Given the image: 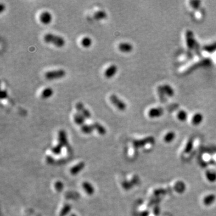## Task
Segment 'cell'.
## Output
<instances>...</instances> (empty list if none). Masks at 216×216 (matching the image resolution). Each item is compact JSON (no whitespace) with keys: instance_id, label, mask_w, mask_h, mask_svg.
<instances>
[{"instance_id":"9","label":"cell","mask_w":216,"mask_h":216,"mask_svg":"<svg viewBox=\"0 0 216 216\" xmlns=\"http://www.w3.org/2000/svg\"><path fill=\"white\" fill-rule=\"evenodd\" d=\"M133 46L129 43H121L118 45V49L124 53H128L133 51Z\"/></svg>"},{"instance_id":"12","label":"cell","mask_w":216,"mask_h":216,"mask_svg":"<svg viewBox=\"0 0 216 216\" xmlns=\"http://www.w3.org/2000/svg\"><path fill=\"white\" fill-rule=\"evenodd\" d=\"M74 121L76 124L79 125H82L85 122V117L79 112L75 113L73 116Z\"/></svg>"},{"instance_id":"13","label":"cell","mask_w":216,"mask_h":216,"mask_svg":"<svg viewBox=\"0 0 216 216\" xmlns=\"http://www.w3.org/2000/svg\"><path fill=\"white\" fill-rule=\"evenodd\" d=\"M54 94V91L51 88H46L43 89V91L41 93V97L43 99H46L51 97Z\"/></svg>"},{"instance_id":"4","label":"cell","mask_w":216,"mask_h":216,"mask_svg":"<svg viewBox=\"0 0 216 216\" xmlns=\"http://www.w3.org/2000/svg\"><path fill=\"white\" fill-rule=\"evenodd\" d=\"M186 42L187 45L190 49L194 50L196 48V46H197L196 40L194 39V36L193 33L191 31H187L186 34Z\"/></svg>"},{"instance_id":"10","label":"cell","mask_w":216,"mask_h":216,"mask_svg":"<svg viewBox=\"0 0 216 216\" xmlns=\"http://www.w3.org/2000/svg\"><path fill=\"white\" fill-rule=\"evenodd\" d=\"M216 199V196L215 194H208L204 198L203 203L205 206H210V205L214 204Z\"/></svg>"},{"instance_id":"11","label":"cell","mask_w":216,"mask_h":216,"mask_svg":"<svg viewBox=\"0 0 216 216\" xmlns=\"http://www.w3.org/2000/svg\"><path fill=\"white\" fill-rule=\"evenodd\" d=\"M204 120L203 115L199 112L196 113L192 118V123L194 126H198L202 123Z\"/></svg>"},{"instance_id":"14","label":"cell","mask_w":216,"mask_h":216,"mask_svg":"<svg viewBox=\"0 0 216 216\" xmlns=\"http://www.w3.org/2000/svg\"><path fill=\"white\" fill-rule=\"evenodd\" d=\"M175 137L176 134L173 131H169L165 134L163 138V139L166 143H171L173 141Z\"/></svg>"},{"instance_id":"5","label":"cell","mask_w":216,"mask_h":216,"mask_svg":"<svg viewBox=\"0 0 216 216\" xmlns=\"http://www.w3.org/2000/svg\"><path fill=\"white\" fill-rule=\"evenodd\" d=\"M76 108L79 113L82 114L85 118H89L91 117V113L89 111L86 109L84 104L81 102H78L76 104Z\"/></svg>"},{"instance_id":"19","label":"cell","mask_w":216,"mask_h":216,"mask_svg":"<svg viewBox=\"0 0 216 216\" xmlns=\"http://www.w3.org/2000/svg\"><path fill=\"white\" fill-rule=\"evenodd\" d=\"M193 147V139H190L189 140V141L187 142L186 147H185V149H184V152L186 153H189L190 151L192 150Z\"/></svg>"},{"instance_id":"3","label":"cell","mask_w":216,"mask_h":216,"mask_svg":"<svg viewBox=\"0 0 216 216\" xmlns=\"http://www.w3.org/2000/svg\"><path fill=\"white\" fill-rule=\"evenodd\" d=\"M110 102L120 110H124L126 109V104L121 99H120L117 96L112 94L109 97Z\"/></svg>"},{"instance_id":"23","label":"cell","mask_w":216,"mask_h":216,"mask_svg":"<svg viewBox=\"0 0 216 216\" xmlns=\"http://www.w3.org/2000/svg\"><path fill=\"white\" fill-rule=\"evenodd\" d=\"M7 97V92L5 90H2L1 92V99L3 100Z\"/></svg>"},{"instance_id":"8","label":"cell","mask_w":216,"mask_h":216,"mask_svg":"<svg viewBox=\"0 0 216 216\" xmlns=\"http://www.w3.org/2000/svg\"><path fill=\"white\" fill-rule=\"evenodd\" d=\"M117 67L115 65H111L105 71V76L108 79L112 78L117 72Z\"/></svg>"},{"instance_id":"21","label":"cell","mask_w":216,"mask_h":216,"mask_svg":"<svg viewBox=\"0 0 216 216\" xmlns=\"http://www.w3.org/2000/svg\"><path fill=\"white\" fill-rule=\"evenodd\" d=\"M92 125H93L94 127H95L96 130L99 131V133H100V134H104L105 133V130L103 128V127L102 126H101L99 123H94Z\"/></svg>"},{"instance_id":"15","label":"cell","mask_w":216,"mask_h":216,"mask_svg":"<svg viewBox=\"0 0 216 216\" xmlns=\"http://www.w3.org/2000/svg\"><path fill=\"white\" fill-rule=\"evenodd\" d=\"M205 176L207 179L210 183H213L216 181V172H215L207 171L205 172Z\"/></svg>"},{"instance_id":"17","label":"cell","mask_w":216,"mask_h":216,"mask_svg":"<svg viewBox=\"0 0 216 216\" xmlns=\"http://www.w3.org/2000/svg\"><path fill=\"white\" fill-rule=\"evenodd\" d=\"M107 17L106 13L103 10H99L94 13V18L97 20H102Z\"/></svg>"},{"instance_id":"2","label":"cell","mask_w":216,"mask_h":216,"mask_svg":"<svg viewBox=\"0 0 216 216\" xmlns=\"http://www.w3.org/2000/svg\"><path fill=\"white\" fill-rule=\"evenodd\" d=\"M66 72L63 69H58L47 71L45 73V78L47 80L59 79L64 77Z\"/></svg>"},{"instance_id":"1","label":"cell","mask_w":216,"mask_h":216,"mask_svg":"<svg viewBox=\"0 0 216 216\" xmlns=\"http://www.w3.org/2000/svg\"><path fill=\"white\" fill-rule=\"evenodd\" d=\"M44 40L45 42L52 44L58 47H61L65 44L64 39L63 37L51 33L46 34L44 36Z\"/></svg>"},{"instance_id":"16","label":"cell","mask_w":216,"mask_h":216,"mask_svg":"<svg viewBox=\"0 0 216 216\" xmlns=\"http://www.w3.org/2000/svg\"><path fill=\"white\" fill-rule=\"evenodd\" d=\"M161 91L170 97H172L174 94V91L172 88L168 85H165L162 86L161 88Z\"/></svg>"},{"instance_id":"18","label":"cell","mask_w":216,"mask_h":216,"mask_svg":"<svg viewBox=\"0 0 216 216\" xmlns=\"http://www.w3.org/2000/svg\"><path fill=\"white\" fill-rule=\"evenodd\" d=\"M187 117H188L187 113L184 110H181L179 111L178 113H177V118L179 121L181 122L186 121L187 119Z\"/></svg>"},{"instance_id":"24","label":"cell","mask_w":216,"mask_h":216,"mask_svg":"<svg viewBox=\"0 0 216 216\" xmlns=\"http://www.w3.org/2000/svg\"><path fill=\"white\" fill-rule=\"evenodd\" d=\"M4 9H5V6H4V5H3L2 4H1V5H0V10H1V12H3V10H4Z\"/></svg>"},{"instance_id":"20","label":"cell","mask_w":216,"mask_h":216,"mask_svg":"<svg viewBox=\"0 0 216 216\" xmlns=\"http://www.w3.org/2000/svg\"><path fill=\"white\" fill-rule=\"evenodd\" d=\"M92 44L91 39L88 37H85L81 40V44L85 47H89Z\"/></svg>"},{"instance_id":"6","label":"cell","mask_w":216,"mask_h":216,"mask_svg":"<svg viewBox=\"0 0 216 216\" xmlns=\"http://www.w3.org/2000/svg\"><path fill=\"white\" fill-rule=\"evenodd\" d=\"M163 109L161 108H151L148 113V117L151 118H155L160 117L163 114Z\"/></svg>"},{"instance_id":"7","label":"cell","mask_w":216,"mask_h":216,"mask_svg":"<svg viewBox=\"0 0 216 216\" xmlns=\"http://www.w3.org/2000/svg\"><path fill=\"white\" fill-rule=\"evenodd\" d=\"M52 15L49 12H44L41 13L40 16V21L45 25L50 23L52 21Z\"/></svg>"},{"instance_id":"22","label":"cell","mask_w":216,"mask_h":216,"mask_svg":"<svg viewBox=\"0 0 216 216\" xmlns=\"http://www.w3.org/2000/svg\"><path fill=\"white\" fill-rule=\"evenodd\" d=\"M93 128H94V126L93 125H87V124H85L82 126V130L85 133H90L91 132L92 130H93Z\"/></svg>"}]
</instances>
